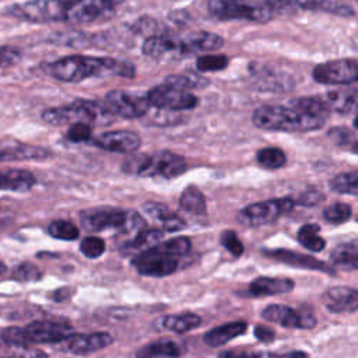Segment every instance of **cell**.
<instances>
[{"label":"cell","mask_w":358,"mask_h":358,"mask_svg":"<svg viewBox=\"0 0 358 358\" xmlns=\"http://www.w3.org/2000/svg\"><path fill=\"white\" fill-rule=\"evenodd\" d=\"M179 206L190 214H206L207 204L204 194L194 185H189L179 197Z\"/></svg>","instance_id":"obj_31"},{"label":"cell","mask_w":358,"mask_h":358,"mask_svg":"<svg viewBox=\"0 0 358 358\" xmlns=\"http://www.w3.org/2000/svg\"><path fill=\"white\" fill-rule=\"evenodd\" d=\"M157 248L173 257H180V256H185L190 252L192 249V243L189 241V238L186 236H178V238H172V239H168V241H164V242H159L157 243Z\"/></svg>","instance_id":"obj_40"},{"label":"cell","mask_w":358,"mask_h":358,"mask_svg":"<svg viewBox=\"0 0 358 358\" xmlns=\"http://www.w3.org/2000/svg\"><path fill=\"white\" fill-rule=\"evenodd\" d=\"M207 10L220 21L245 20L253 22H267L275 15V11L266 3L249 0H208Z\"/></svg>","instance_id":"obj_5"},{"label":"cell","mask_w":358,"mask_h":358,"mask_svg":"<svg viewBox=\"0 0 358 358\" xmlns=\"http://www.w3.org/2000/svg\"><path fill=\"white\" fill-rule=\"evenodd\" d=\"M299 243L310 252H322L326 248V241L320 236V228L316 224H305L298 231Z\"/></svg>","instance_id":"obj_32"},{"label":"cell","mask_w":358,"mask_h":358,"mask_svg":"<svg viewBox=\"0 0 358 358\" xmlns=\"http://www.w3.org/2000/svg\"><path fill=\"white\" fill-rule=\"evenodd\" d=\"M333 264L345 270H358V238L338 243L330 253Z\"/></svg>","instance_id":"obj_29"},{"label":"cell","mask_w":358,"mask_h":358,"mask_svg":"<svg viewBox=\"0 0 358 358\" xmlns=\"http://www.w3.org/2000/svg\"><path fill=\"white\" fill-rule=\"evenodd\" d=\"M295 206L292 199H273L266 201H257L242 208L236 218L243 227H260L275 221L280 215L289 213Z\"/></svg>","instance_id":"obj_9"},{"label":"cell","mask_w":358,"mask_h":358,"mask_svg":"<svg viewBox=\"0 0 358 358\" xmlns=\"http://www.w3.org/2000/svg\"><path fill=\"white\" fill-rule=\"evenodd\" d=\"M351 151H352L354 154H358V141L351 145Z\"/></svg>","instance_id":"obj_52"},{"label":"cell","mask_w":358,"mask_h":358,"mask_svg":"<svg viewBox=\"0 0 358 358\" xmlns=\"http://www.w3.org/2000/svg\"><path fill=\"white\" fill-rule=\"evenodd\" d=\"M94 144L102 150L119 154L136 152L141 145V138L131 130H110L99 134Z\"/></svg>","instance_id":"obj_16"},{"label":"cell","mask_w":358,"mask_h":358,"mask_svg":"<svg viewBox=\"0 0 358 358\" xmlns=\"http://www.w3.org/2000/svg\"><path fill=\"white\" fill-rule=\"evenodd\" d=\"M49 157H52V151L41 145H32L20 141L0 143V162L46 159Z\"/></svg>","instance_id":"obj_22"},{"label":"cell","mask_w":358,"mask_h":358,"mask_svg":"<svg viewBox=\"0 0 358 358\" xmlns=\"http://www.w3.org/2000/svg\"><path fill=\"white\" fill-rule=\"evenodd\" d=\"M124 0H67L66 22L91 24L115 14Z\"/></svg>","instance_id":"obj_8"},{"label":"cell","mask_w":358,"mask_h":358,"mask_svg":"<svg viewBox=\"0 0 358 358\" xmlns=\"http://www.w3.org/2000/svg\"><path fill=\"white\" fill-rule=\"evenodd\" d=\"M32 344L35 343H59L66 340L71 333V327L64 322L35 320L25 327Z\"/></svg>","instance_id":"obj_18"},{"label":"cell","mask_w":358,"mask_h":358,"mask_svg":"<svg viewBox=\"0 0 358 358\" xmlns=\"http://www.w3.org/2000/svg\"><path fill=\"white\" fill-rule=\"evenodd\" d=\"M262 317L270 323L287 329H312L316 324V320L312 315L296 312L295 309L280 303L266 306L262 310Z\"/></svg>","instance_id":"obj_15"},{"label":"cell","mask_w":358,"mask_h":358,"mask_svg":"<svg viewBox=\"0 0 358 358\" xmlns=\"http://www.w3.org/2000/svg\"><path fill=\"white\" fill-rule=\"evenodd\" d=\"M133 264L141 275L147 277H166L176 271L178 257H173L154 245L150 249L140 252L134 259Z\"/></svg>","instance_id":"obj_13"},{"label":"cell","mask_w":358,"mask_h":358,"mask_svg":"<svg viewBox=\"0 0 358 358\" xmlns=\"http://www.w3.org/2000/svg\"><path fill=\"white\" fill-rule=\"evenodd\" d=\"M67 0H28L10 4L3 14L31 24H49L66 21Z\"/></svg>","instance_id":"obj_6"},{"label":"cell","mask_w":358,"mask_h":358,"mask_svg":"<svg viewBox=\"0 0 358 358\" xmlns=\"http://www.w3.org/2000/svg\"><path fill=\"white\" fill-rule=\"evenodd\" d=\"M164 236V232L161 229H143L134 235V238L127 243L129 249L143 252L145 249L152 248L154 245L159 243Z\"/></svg>","instance_id":"obj_36"},{"label":"cell","mask_w":358,"mask_h":358,"mask_svg":"<svg viewBox=\"0 0 358 358\" xmlns=\"http://www.w3.org/2000/svg\"><path fill=\"white\" fill-rule=\"evenodd\" d=\"M11 275L17 281L31 282V281H38L42 277V273L38 268V266H35L32 263H28V262H24V263H20L14 267Z\"/></svg>","instance_id":"obj_43"},{"label":"cell","mask_w":358,"mask_h":358,"mask_svg":"<svg viewBox=\"0 0 358 358\" xmlns=\"http://www.w3.org/2000/svg\"><path fill=\"white\" fill-rule=\"evenodd\" d=\"M183 352L179 343L171 338L151 341L137 350L136 358H178Z\"/></svg>","instance_id":"obj_26"},{"label":"cell","mask_w":358,"mask_h":358,"mask_svg":"<svg viewBox=\"0 0 358 358\" xmlns=\"http://www.w3.org/2000/svg\"><path fill=\"white\" fill-rule=\"evenodd\" d=\"M221 243L235 257H239L243 253V243L239 241L238 235L231 229H227L221 234Z\"/></svg>","instance_id":"obj_47"},{"label":"cell","mask_w":358,"mask_h":358,"mask_svg":"<svg viewBox=\"0 0 358 358\" xmlns=\"http://www.w3.org/2000/svg\"><path fill=\"white\" fill-rule=\"evenodd\" d=\"M255 336H256L260 341L268 343V341H271V340L274 338V336H275V334H274V331H273L271 329L257 324V326L255 327Z\"/></svg>","instance_id":"obj_50"},{"label":"cell","mask_w":358,"mask_h":358,"mask_svg":"<svg viewBox=\"0 0 358 358\" xmlns=\"http://www.w3.org/2000/svg\"><path fill=\"white\" fill-rule=\"evenodd\" d=\"M266 256L275 259L278 262H282L288 266L299 267V268H308V270H316V271H323L327 274H334V268L329 266L327 263L310 256V255H303V253H296L292 250H285V249H273V250H263Z\"/></svg>","instance_id":"obj_21"},{"label":"cell","mask_w":358,"mask_h":358,"mask_svg":"<svg viewBox=\"0 0 358 358\" xmlns=\"http://www.w3.org/2000/svg\"><path fill=\"white\" fill-rule=\"evenodd\" d=\"M133 31H136L137 34H143V35H147V36H152V35H158V34H162L165 32L164 31V27L161 28L158 21L150 18V17H143L140 20H137L134 24H133Z\"/></svg>","instance_id":"obj_46"},{"label":"cell","mask_w":358,"mask_h":358,"mask_svg":"<svg viewBox=\"0 0 358 358\" xmlns=\"http://www.w3.org/2000/svg\"><path fill=\"white\" fill-rule=\"evenodd\" d=\"M102 102L113 116L123 119L144 117L151 108L145 95H138L123 90L109 91Z\"/></svg>","instance_id":"obj_12"},{"label":"cell","mask_w":358,"mask_h":358,"mask_svg":"<svg viewBox=\"0 0 358 358\" xmlns=\"http://www.w3.org/2000/svg\"><path fill=\"white\" fill-rule=\"evenodd\" d=\"M252 122L257 129L271 131H312L324 124V117L303 112L294 106L263 105L252 115Z\"/></svg>","instance_id":"obj_2"},{"label":"cell","mask_w":358,"mask_h":358,"mask_svg":"<svg viewBox=\"0 0 358 358\" xmlns=\"http://www.w3.org/2000/svg\"><path fill=\"white\" fill-rule=\"evenodd\" d=\"M84 225L91 231H103L115 228L122 234H137L145 228L144 218L131 210L119 208H101L84 217Z\"/></svg>","instance_id":"obj_7"},{"label":"cell","mask_w":358,"mask_h":358,"mask_svg":"<svg viewBox=\"0 0 358 358\" xmlns=\"http://www.w3.org/2000/svg\"><path fill=\"white\" fill-rule=\"evenodd\" d=\"M248 324L245 322H231V323H225L221 324L218 327L211 329L210 331H207L204 334V343L210 347H220L227 344L229 340L243 334L246 331Z\"/></svg>","instance_id":"obj_28"},{"label":"cell","mask_w":358,"mask_h":358,"mask_svg":"<svg viewBox=\"0 0 358 358\" xmlns=\"http://www.w3.org/2000/svg\"><path fill=\"white\" fill-rule=\"evenodd\" d=\"M43 71L53 80L73 84L92 77L117 76L133 78L136 76V67L126 60L83 55H71L56 59L46 63L43 66Z\"/></svg>","instance_id":"obj_1"},{"label":"cell","mask_w":358,"mask_h":358,"mask_svg":"<svg viewBox=\"0 0 358 358\" xmlns=\"http://www.w3.org/2000/svg\"><path fill=\"white\" fill-rule=\"evenodd\" d=\"M322 301L330 312L351 313L358 310V289L344 285L333 287L323 292Z\"/></svg>","instance_id":"obj_19"},{"label":"cell","mask_w":358,"mask_h":358,"mask_svg":"<svg viewBox=\"0 0 358 358\" xmlns=\"http://www.w3.org/2000/svg\"><path fill=\"white\" fill-rule=\"evenodd\" d=\"M323 199H324V196L320 192H317V190H308V192H305V193H302L299 196L296 203L302 204V206H316Z\"/></svg>","instance_id":"obj_49"},{"label":"cell","mask_w":358,"mask_h":358,"mask_svg":"<svg viewBox=\"0 0 358 358\" xmlns=\"http://www.w3.org/2000/svg\"><path fill=\"white\" fill-rule=\"evenodd\" d=\"M256 161L259 162L260 166H263L266 169H278L285 165L287 155L281 148L264 147L257 151Z\"/></svg>","instance_id":"obj_35"},{"label":"cell","mask_w":358,"mask_h":358,"mask_svg":"<svg viewBox=\"0 0 358 358\" xmlns=\"http://www.w3.org/2000/svg\"><path fill=\"white\" fill-rule=\"evenodd\" d=\"M151 108L179 112V110H190L197 106L199 99L194 94L186 90H180L178 87L169 85L166 83L152 87L145 94Z\"/></svg>","instance_id":"obj_10"},{"label":"cell","mask_w":358,"mask_h":358,"mask_svg":"<svg viewBox=\"0 0 358 358\" xmlns=\"http://www.w3.org/2000/svg\"><path fill=\"white\" fill-rule=\"evenodd\" d=\"M218 358H308L303 351H291L285 354L274 352H248V351H225Z\"/></svg>","instance_id":"obj_38"},{"label":"cell","mask_w":358,"mask_h":358,"mask_svg":"<svg viewBox=\"0 0 358 358\" xmlns=\"http://www.w3.org/2000/svg\"><path fill=\"white\" fill-rule=\"evenodd\" d=\"M92 136V129L90 123H84V122H77L69 126L67 131H66V137L69 141L71 143H85L90 141Z\"/></svg>","instance_id":"obj_45"},{"label":"cell","mask_w":358,"mask_h":358,"mask_svg":"<svg viewBox=\"0 0 358 358\" xmlns=\"http://www.w3.org/2000/svg\"><path fill=\"white\" fill-rule=\"evenodd\" d=\"M329 186L336 193L358 196V171L336 175L333 179H330Z\"/></svg>","instance_id":"obj_33"},{"label":"cell","mask_w":358,"mask_h":358,"mask_svg":"<svg viewBox=\"0 0 358 358\" xmlns=\"http://www.w3.org/2000/svg\"><path fill=\"white\" fill-rule=\"evenodd\" d=\"M294 288L295 282L291 278L284 277H257L249 285V291L255 296L288 294Z\"/></svg>","instance_id":"obj_24"},{"label":"cell","mask_w":358,"mask_h":358,"mask_svg":"<svg viewBox=\"0 0 358 358\" xmlns=\"http://www.w3.org/2000/svg\"><path fill=\"white\" fill-rule=\"evenodd\" d=\"M162 327L173 331V333H187L192 329H196L201 324V317L192 312L178 313V315H169L162 317L161 320Z\"/></svg>","instance_id":"obj_30"},{"label":"cell","mask_w":358,"mask_h":358,"mask_svg":"<svg viewBox=\"0 0 358 358\" xmlns=\"http://www.w3.org/2000/svg\"><path fill=\"white\" fill-rule=\"evenodd\" d=\"M312 77L323 85H350L358 81V59H334L315 66Z\"/></svg>","instance_id":"obj_11"},{"label":"cell","mask_w":358,"mask_h":358,"mask_svg":"<svg viewBox=\"0 0 358 358\" xmlns=\"http://www.w3.org/2000/svg\"><path fill=\"white\" fill-rule=\"evenodd\" d=\"M41 116L45 123L52 126H70L77 122L90 124H108L115 117L103 102L90 99H76L69 105L45 109Z\"/></svg>","instance_id":"obj_3"},{"label":"cell","mask_w":358,"mask_h":358,"mask_svg":"<svg viewBox=\"0 0 358 358\" xmlns=\"http://www.w3.org/2000/svg\"><path fill=\"white\" fill-rule=\"evenodd\" d=\"M7 271V267H6V264L0 260V277H3V274Z\"/></svg>","instance_id":"obj_51"},{"label":"cell","mask_w":358,"mask_h":358,"mask_svg":"<svg viewBox=\"0 0 358 358\" xmlns=\"http://www.w3.org/2000/svg\"><path fill=\"white\" fill-rule=\"evenodd\" d=\"M169 85L178 87L180 90H197V88H203L206 85L210 84V81L199 74H193V73H180V74H171L165 77V81Z\"/></svg>","instance_id":"obj_34"},{"label":"cell","mask_w":358,"mask_h":358,"mask_svg":"<svg viewBox=\"0 0 358 358\" xmlns=\"http://www.w3.org/2000/svg\"><path fill=\"white\" fill-rule=\"evenodd\" d=\"M1 337L6 344L17 348H28L32 344L27 330L21 327H8L3 331Z\"/></svg>","instance_id":"obj_42"},{"label":"cell","mask_w":358,"mask_h":358,"mask_svg":"<svg viewBox=\"0 0 358 358\" xmlns=\"http://www.w3.org/2000/svg\"><path fill=\"white\" fill-rule=\"evenodd\" d=\"M143 53L152 59H159L166 55L179 56V36L168 32L147 36L143 43Z\"/></svg>","instance_id":"obj_23"},{"label":"cell","mask_w":358,"mask_h":358,"mask_svg":"<svg viewBox=\"0 0 358 358\" xmlns=\"http://www.w3.org/2000/svg\"><path fill=\"white\" fill-rule=\"evenodd\" d=\"M224 46V38L208 31H197L179 36V56L214 52Z\"/></svg>","instance_id":"obj_17"},{"label":"cell","mask_w":358,"mask_h":358,"mask_svg":"<svg viewBox=\"0 0 358 358\" xmlns=\"http://www.w3.org/2000/svg\"><path fill=\"white\" fill-rule=\"evenodd\" d=\"M187 165L183 157L164 150L154 154H134L127 158L122 166L126 173L145 176V178H164L173 179L186 171Z\"/></svg>","instance_id":"obj_4"},{"label":"cell","mask_w":358,"mask_h":358,"mask_svg":"<svg viewBox=\"0 0 358 358\" xmlns=\"http://www.w3.org/2000/svg\"><path fill=\"white\" fill-rule=\"evenodd\" d=\"M274 11L285 8H302L312 11H323L338 17H352L354 8L340 0H263Z\"/></svg>","instance_id":"obj_14"},{"label":"cell","mask_w":358,"mask_h":358,"mask_svg":"<svg viewBox=\"0 0 358 358\" xmlns=\"http://www.w3.org/2000/svg\"><path fill=\"white\" fill-rule=\"evenodd\" d=\"M323 217L330 224H343L351 217V207L347 203H333L323 210Z\"/></svg>","instance_id":"obj_41"},{"label":"cell","mask_w":358,"mask_h":358,"mask_svg":"<svg viewBox=\"0 0 358 358\" xmlns=\"http://www.w3.org/2000/svg\"><path fill=\"white\" fill-rule=\"evenodd\" d=\"M66 347L76 355H87L106 348L113 343V337L105 331L91 334H70L66 340Z\"/></svg>","instance_id":"obj_20"},{"label":"cell","mask_w":358,"mask_h":358,"mask_svg":"<svg viewBox=\"0 0 358 358\" xmlns=\"http://www.w3.org/2000/svg\"><path fill=\"white\" fill-rule=\"evenodd\" d=\"M20 57H21L20 52L15 50L14 48L0 46V69L15 64L20 60Z\"/></svg>","instance_id":"obj_48"},{"label":"cell","mask_w":358,"mask_h":358,"mask_svg":"<svg viewBox=\"0 0 358 358\" xmlns=\"http://www.w3.org/2000/svg\"><path fill=\"white\" fill-rule=\"evenodd\" d=\"M143 208L152 220L161 224L162 229L168 232H176L186 227V222L176 213H172L166 204L157 203V201H147L143 206Z\"/></svg>","instance_id":"obj_25"},{"label":"cell","mask_w":358,"mask_h":358,"mask_svg":"<svg viewBox=\"0 0 358 358\" xmlns=\"http://www.w3.org/2000/svg\"><path fill=\"white\" fill-rule=\"evenodd\" d=\"M354 126H355V129H358V116H357L355 120H354Z\"/></svg>","instance_id":"obj_53"},{"label":"cell","mask_w":358,"mask_h":358,"mask_svg":"<svg viewBox=\"0 0 358 358\" xmlns=\"http://www.w3.org/2000/svg\"><path fill=\"white\" fill-rule=\"evenodd\" d=\"M48 234L52 238L62 239V241H74L78 238L80 231L78 228L66 220H55L48 227Z\"/></svg>","instance_id":"obj_37"},{"label":"cell","mask_w":358,"mask_h":358,"mask_svg":"<svg viewBox=\"0 0 358 358\" xmlns=\"http://www.w3.org/2000/svg\"><path fill=\"white\" fill-rule=\"evenodd\" d=\"M105 241L98 236H87L80 243L81 253L88 259H96L105 252Z\"/></svg>","instance_id":"obj_44"},{"label":"cell","mask_w":358,"mask_h":358,"mask_svg":"<svg viewBox=\"0 0 358 358\" xmlns=\"http://www.w3.org/2000/svg\"><path fill=\"white\" fill-rule=\"evenodd\" d=\"M229 64V59L227 55H203L196 60V69L201 73H213L227 69Z\"/></svg>","instance_id":"obj_39"},{"label":"cell","mask_w":358,"mask_h":358,"mask_svg":"<svg viewBox=\"0 0 358 358\" xmlns=\"http://www.w3.org/2000/svg\"><path fill=\"white\" fill-rule=\"evenodd\" d=\"M35 183V176L25 169H0V190L27 192Z\"/></svg>","instance_id":"obj_27"}]
</instances>
